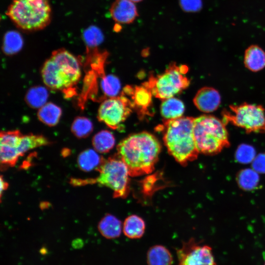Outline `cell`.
I'll return each instance as SVG.
<instances>
[{
  "instance_id": "cell-1",
  "label": "cell",
  "mask_w": 265,
  "mask_h": 265,
  "mask_svg": "<svg viewBox=\"0 0 265 265\" xmlns=\"http://www.w3.org/2000/svg\"><path fill=\"white\" fill-rule=\"evenodd\" d=\"M117 155L124 162L131 177L153 172L161 151L158 139L147 132L131 134L117 147Z\"/></svg>"
},
{
  "instance_id": "cell-2",
  "label": "cell",
  "mask_w": 265,
  "mask_h": 265,
  "mask_svg": "<svg viewBox=\"0 0 265 265\" xmlns=\"http://www.w3.org/2000/svg\"><path fill=\"white\" fill-rule=\"evenodd\" d=\"M190 117L164 122L163 141L168 153L182 165L195 160L198 152L194 138L193 122Z\"/></svg>"
},
{
  "instance_id": "cell-3",
  "label": "cell",
  "mask_w": 265,
  "mask_h": 265,
  "mask_svg": "<svg viewBox=\"0 0 265 265\" xmlns=\"http://www.w3.org/2000/svg\"><path fill=\"white\" fill-rule=\"evenodd\" d=\"M41 75L48 87L53 90H64L73 86L80 79V64L71 53L59 49L53 52L44 63Z\"/></svg>"
},
{
  "instance_id": "cell-4",
  "label": "cell",
  "mask_w": 265,
  "mask_h": 265,
  "mask_svg": "<svg viewBox=\"0 0 265 265\" xmlns=\"http://www.w3.org/2000/svg\"><path fill=\"white\" fill-rule=\"evenodd\" d=\"M222 120L210 115L194 118L193 135L199 153L215 155L230 145L228 133Z\"/></svg>"
},
{
  "instance_id": "cell-5",
  "label": "cell",
  "mask_w": 265,
  "mask_h": 265,
  "mask_svg": "<svg viewBox=\"0 0 265 265\" xmlns=\"http://www.w3.org/2000/svg\"><path fill=\"white\" fill-rule=\"evenodd\" d=\"M51 12L48 0H14L8 8L7 14L20 28L34 30L47 26Z\"/></svg>"
},
{
  "instance_id": "cell-6",
  "label": "cell",
  "mask_w": 265,
  "mask_h": 265,
  "mask_svg": "<svg viewBox=\"0 0 265 265\" xmlns=\"http://www.w3.org/2000/svg\"><path fill=\"white\" fill-rule=\"evenodd\" d=\"M99 176L95 179L85 181L107 187L113 191L115 198H126L130 190L129 172L127 166L118 155L104 160L97 169Z\"/></svg>"
},
{
  "instance_id": "cell-7",
  "label": "cell",
  "mask_w": 265,
  "mask_h": 265,
  "mask_svg": "<svg viewBox=\"0 0 265 265\" xmlns=\"http://www.w3.org/2000/svg\"><path fill=\"white\" fill-rule=\"evenodd\" d=\"M187 71V67L172 63L163 73L151 77L143 86L156 98L164 100L173 97L188 86L190 81L185 76Z\"/></svg>"
},
{
  "instance_id": "cell-8",
  "label": "cell",
  "mask_w": 265,
  "mask_h": 265,
  "mask_svg": "<svg viewBox=\"0 0 265 265\" xmlns=\"http://www.w3.org/2000/svg\"><path fill=\"white\" fill-rule=\"evenodd\" d=\"M232 112L223 110L222 121L243 128L246 132H265V113L261 105L246 103L230 106Z\"/></svg>"
},
{
  "instance_id": "cell-9",
  "label": "cell",
  "mask_w": 265,
  "mask_h": 265,
  "mask_svg": "<svg viewBox=\"0 0 265 265\" xmlns=\"http://www.w3.org/2000/svg\"><path fill=\"white\" fill-rule=\"evenodd\" d=\"M132 108L130 99L122 93L120 96L106 99L101 103L98 119L111 129L116 130L130 115Z\"/></svg>"
},
{
  "instance_id": "cell-10",
  "label": "cell",
  "mask_w": 265,
  "mask_h": 265,
  "mask_svg": "<svg viewBox=\"0 0 265 265\" xmlns=\"http://www.w3.org/2000/svg\"><path fill=\"white\" fill-rule=\"evenodd\" d=\"M178 265H216L212 247L191 238L176 249Z\"/></svg>"
},
{
  "instance_id": "cell-11",
  "label": "cell",
  "mask_w": 265,
  "mask_h": 265,
  "mask_svg": "<svg viewBox=\"0 0 265 265\" xmlns=\"http://www.w3.org/2000/svg\"><path fill=\"white\" fill-rule=\"evenodd\" d=\"M111 16L118 24L132 23L138 16L134 2L130 0H116L110 9Z\"/></svg>"
},
{
  "instance_id": "cell-12",
  "label": "cell",
  "mask_w": 265,
  "mask_h": 265,
  "mask_svg": "<svg viewBox=\"0 0 265 265\" xmlns=\"http://www.w3.org/2000/svg\"><path fill=\"white\" fill-rule=\"evenodd\" d=\"M221 102V97L216 89L210 87L200 89L193 99V103L200 111L209 113L216 110Z\"/></svg>"
},
{
  "instance_id": "cell-13",
  "label": "cell",
  "mask_w": 265,
  "mask_h": 265,
  "mask_svg": "<svg viewBox=\"0 0 265 265\" xmlns=\"http://www.w3.org/2000/svg\"><path fill=\"white\" fill-rule=\"evenodd\" d=\"M123 92L131 96L132 107L136 108L141 112L145 113L152 102V94L149 89L144 86H136L134 88L126 86Z\"/></svg>"
},
{
  "instance_id": "cell-14",
  "label": "cell",
  "mask_w": 265,
  "mask_h": 265,
  "mask_svg": "<svg viewBox=\"0 0 265 265\" xmlns=\"http://www.w3.org/2000/svg\"><path fill=\"white\" fill-rule=\"evenodd\" d=\"M98 230L107 239H114L120 237L123 225L122 222L116 216L106 214L99 221Z\"/></svg>"
},
{
  "instance_id": "cell-15",
  "label": "cell",
  "mask_w": 265,
  "mask_h": 265,
  "mask_svg": "<svg viewBox=\"0 0 265 265\" xmlns=\"http://www.w3.org/2000/svg\"><path fill=\"white\" fill-rule=\"evenodd\" d=\"M244 63L249 70L257 72L265 67V52L259 46L252 45L245 52Z\"/></svg>"
},
{
  "instance_id": "cell-16",
  "label": "cell",
  "mask_w": 265,
  "mask_h": 265,
  "mask_svg": "<svg viewBox=\"0 0 265 265\" xmlns=\"http://www.w3.org/2000/svg\"><path fill=\"white\" fill-rule=\"evenodd\" d=\"M146 262L148 265H172L173 258L171 253L166 247L157 244L148 250Z\"/></svg>"
},
{
  "instance_id": "cell-17",
  "label": "cell",
  "mask_w": 265,
  "mask_h": 265,
  "mask_svg": "<svg viewBox=\"0 0 265 265\" xmlns=\"http://www.w3.org/2000/svg\"><path fill=\"white\" fill-rule=\"evenodd\" d=\"M145 223L144 220L136 215L128 216L123 224L122 230L127 237L131 239L141 238L145 231Z\"/></svg>"
},
{
  "instance_id": "cell-18",
  "label": "cell",
  "mask_w": 265,
  "mask_h": 265,
  "mask_svg": "<svg viewBox=\"0 0 265 265\" xmlns=\"http://www.w3.org/2000/svg\"><path fill=\"white\" fill-rule=\"evenodd\" d=\"M185 111V106L180 100L171 97L163 100L160 106V112L164 121L181 117Z\"/></svg>"
},
{
  "instance_id": "cell-19",
  "label": "cell",
  "mask_w": 265,
  "mask_h": 265,
  "mask_svg": "<svg viewBox=\"0 0 265 265\" xmlns=\"http://www.w3.org/2000/svg\"><path fill=\"white\" fill-rule=\"evenodd\" d=\"M96 150L88 149L81 152L77 159L80 169L85 172L97 170L101 165L104 159Z\"/></svg>"
},
{
  "instance_id": "cell-20",
  "label": "cell",
  "mask_w": 265,
  "mask_h": 265,
  "mask_svg": "<svg viewBox=\"0 0 265 265\" xmlns=\"http://www.w3.org/2000/svg\"><path fill=\"white\" fill-rule=\"evenodd\" d=\"M62 115L61 108L53 103H47L39 108L37 116L44 124L52 127L56 125Z\"/></svg>"
},
{
  "instance_id": "cell-21",
  "label": "cell",
  "mask_w": 265,
  "mask_h": 265,
  "mask_svg": "<svg viewBox=\"0 0 265 265\" xmlns=\"http://www.w3.org/2000/svg\"><path fill=\"white\" fill-rule=\"evenodd\" d=\"M50 144V141L42 135H22L17 150L20 156H23L26 152L31 149Z\"/></svg>"
},
{
  "instance_id": "cell-22",
  "label": "cell",
  "mask_w": 265,
  "mask_h": 265,
  "mask_svg": "<svg viewBox=\"0 0 265 265\" xmlns=\"http://www.w3.org/2000/svg\"><path fill=\"white\" fill-rule=\"evenodd\" d=\"M48 97L49 93L46 88L42 86H36L27 90L25 99L30 107L40 108L47 103Z\"/></svg>"
},
{
  "instance_id": "cell-23",
  "label": "cell",
  "mask_w": 265,
  "mask_h": 265,
  "mask_svg": "<svg viewBox=\"0 0 265 265\" xmlns=\"http://www.w3.org/2000/svg\"><path fill=\"white\" fill-rule=\"evenodd\" d=\"M92 143L94 150L99 153H106L111 150L115 143L112 133L107 130H102L94 135Z\"/></svg>"
},
{
  "instance_id": "cell-24",
  "label": "cell",
  "mask_w": 265,
  "mask_h": 265,
  "mask_svg": "<svg viewBox=\"0 0 265 265\" xmlns=\"http://www.w3.org/2000/svg\"><path fill=\"white\" fill-rule=\"evenodd\" d=\"M101 87L102 93L106 97H115L121 88L120 82L114 75H103L101 81Z\"/></svg>"
},
{
  "instance_id": "cell-25",
  "label": "cell",
  "mask_w": 265,
  "mask_h": 265,
  "mask_svg": "<svg viewBox=\"0 0 265 265\" xmlns=\"http://www.w3.org/2000/svg\"><path fill=\"white\" fill-rule=\"evenodd\" d=\"M71 132L79 138L87 137L92 132L93 125L90 119L82 116L76 118L71 125Z\"/></svg>"
},
{
  "instance_id": "cell-26",
  "label": "cell",
  "mask_w": 265,
  "mask_h": 265,
  "mask_svg": "<svg viewBox=\"0 0 265 265\" xmlns=\"http://www.w3.org/2000/svg\"><path fill=\"white\" fill-rule=\"evenodd\" d=\"M23 42L21 36L17 33H7L4 38L3 50L7 55H13L20 51Z\"/></svg>"
},
{
  "instance_id": "cell-27",
  "label": "cell",
  "mask_w": 265,
  "mask_h": 265,
  "mask_svg": "<svg viewBox=\"0 0 265 265\" xmlns=\"http://www.w3.org/2000/svg\"><path fill=\"white\" fill-rule=\"evenodd\" d=\"M20 157L17 149L7 146L0 145V159L1 166L12 167Z\"/></svg>"
},
{
  "instance_id": "cell-28",
  "label": "cell",
  "mask_w": 265,
  "mask_h": 265,
  "mask_svg": "<svg viewBox=\"0 0 265 265\" xmlns=\"http://www.w3.org/2000/svg\"><path fill=\"white\" fill-rule=\"evenodd\" d=\"M259 177L254 171L251 169H245L242 171L238 177L239 185L246 189L254 187L257 184Z\"/></svg>"
},
{
  "instance_id": "cell-29",
  "label": "cell",
  "mask_w": 265,
  "mask_h": 265,
  "mask_svg": "<svg viewBox=\"0 0 265 265\" xmlns=\"http://www.w3.org/2000/svg\"><path fill=\"white\" fill-rule=\"evenodd\" d=\"M22 135L18 130L1 132L0 145L7 146L17 149Z\"/></svg>"
},
{
  "instance_id": "cell-30",
  "label": "cell",
  "mask_w": 265,
  "mask_h": 265,
  "mask_svg": "<svg viewBox=\"0 0 265 265\" xmlns=\"http://www.w3.org/2000/svg\"><path fill=\"white\" fill-rule=\"evenodd\" d=\"M254 155V149L251 146L243 145L238 149L236 157L240 162H249L253 159Z\"/></svg>"
},
{
  "instance_id": "cell-31",
  "label": "cell",
  "mask_w": 265,
  "mask_h": 265,
  "mask_svg": "<svg viewBox=\"0 0 265 265\" xmlns=\"http://www.w3.org/2000/svg\"><path fill=\"white\" fill-rule=\"evenodd\" d=\"M103 37L102 33L98 29H94L85 35V40L88 46L93 48L99 45L103 41Z\"/></svg>"
},
{
  "instance_id": "cell-32",
  "label": "cell",
  "mask_w": 265,
  "mask_h": 265,
  "mask_svg": "<svg viewBox=\"0 0 265 265\" xmlns=\"http://www.w3.org/2000/svg\"><path fill=\"white\" fill-rule=\"evenodd\" d=\"M181 8L186 12H196L202 7L201 0H179Z\"/></svg>"
},
{
  "instance_id": "cell-33",
  "label": "cell",
  "mask_w": 265,
  "mask_h": 265,
  "mask_svg": "<svg viewBox=\"0 0 265 265\" xmlns=\"http://www.w3.org/2000/svg\"><path fill=\"white\" fill-rule=\"evenodd\" d=\"M253 165L255 170L259 172L265 171V156L262 155L257 157L255 159Z\"/></svg>"
},
{
  "instance_id": "cell-34",
  "label": "cell",
  "mask_w": 265,
  "mask_h": 265,
  "mask_svg": "<svg viewBox=\"0 0 265 265\" xmlns=\"http://www.w3.org/2000/svg\"><path fill=\"white\" fill-rule=\"evenodd\" d=\"M8 183L0 176V197H2L3 192L8 188Z\"/></svg>"
},
{
  "instance_id": "cell-35",
  "label": "cell",
  "mask_w": 265,
  "mask_h": 265,
  "mask_svg": "<svg viewBox=\"0 0 265 265\" xmlns=\"http://www.w3.org/2000/svg\"><path fill=\"white\" fill-rule=\"evenodd\" d=\"M133 2H138L142 1L143 0H130Z\"/></svg>"
},
{
  "instance_id": "cell-36",
  "label": "cell",
  "mask_w": 265,
  "mask_h": 265,
  "mask_svg": "<svg viewBox=\"0 0 265 265\" xmlns=\"http://www.w3.org/2000/svg\"><path fill=\"white\" fill-rule=\"evenodd\" d=\"M264 265H265V264H264Z\"/></svg>"
}]
</instances>
